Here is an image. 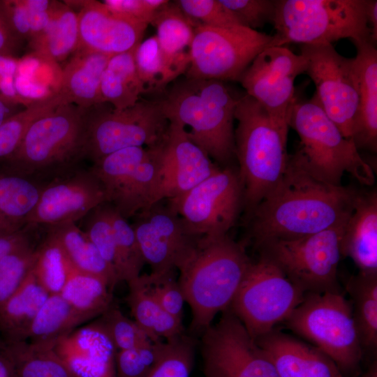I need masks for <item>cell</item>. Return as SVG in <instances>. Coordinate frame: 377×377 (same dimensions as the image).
Returning <instances> with one entry per match:
<instances>
[{"label":"cell","mask_w":377,"mask_h":377,"mask_svg":"<svg viewBox=\"0 0 377 377\" xmlns=\"http://www.w3.org/2000/svg\"><path fill=\"white\" fill-rule=\"evenodd\" d=\"M360 192L316 178L289 154L276 185L245 216L242 244L255 249L267 240L302 237L345 223Z\"/></svg>","instance_id":"obj_1"},{"label":"cell","mask_w":377,"mask_h":377,"mask_svg":"<svg viewBox=\"0 0 377 377\" xmlns=\"http://www.w3.org/2000/svg\"><path fill=\"white\" fill-rule=\"evenodd\" d=\"M158 99L169 123L182 127L214 163L228 166L235 156L238 98L223 81L184 77L174 81Z\"/></svg>","instance_id":"obj_2"},{"label":"cell","mask_w":377,"mask_h":377,"mask_svg":"<svg viewBox=\"0 0 377 377\" xmlns=\"http://www.w3.org/2000/svg\"><path fill=\"white\" fill-rule=\"evenodd\" d=\"M251 262L245 246L228 234L199 239L178 279L191 309L192 330L204 332L219 312L229 308Z\"/></svg>","instance_id":"obj_3"},{"label":"cell","mask_w":377,"mask_h":377,"mask_svg":"<svg viewBox=\"0 0 377 377\" xmlns=\"http://www.w3.org/2000/svg\"><path fill=\"white\" fill-rule=\"evenodd\" d=\"M235 117V156L246 216L276 185L286 170L289 126L272 117L246 94L238 98Z\"/></svg>","instance_id":"obj_4"},{"label":"cell","mask_w":377,"mask_h":377,"mask_svg":"<svg viewBox=\"0 0 377 377\" xmlns=\"http://www.w3.org/2000/svg\"><path fill=\"white\" fill-rule=\"evenodd\" d=\"M287 123L300 138L297 150L290 156L313 177L340 186L347 172L362 185L374 184L371 165L354 142L344 137L328 117L315 95L304 101L295 98L288 111Z\"/></svg>","instance_id":"obj_5"},{"label":"cell","mask_w":377,"mask_h":377,"mask_svg":"<svg viewBox=\"0 0 377 377\" xmlns=\"http://www.w3.org/2000/svg\"><path fill=\"white\" fill-rule=\"evenodd\" d=\"M84 110L63 103L38 118L15 152L0 160L1 165L37 179L47 175L57 177L75 169L84 159Z\"/></svg>","instance_id":"obj_6"},{"label":"cell","mask_w":377,"mask_h":377,"mask_svg":"<svg viewBox=\"0 0 377 377\" xmlns=\"http://www.w3.org/2000/svg\"><path fill=\"white\" fill-rule=\"evenodd\" d=\"M367 3V0H276L274 46L332 44L343 38L372 42Z\"/></svg>","instance_id":"obj_7"},{"label":"cell","mask_w":377,"mask_h":377,"mask_svg":"<svg viewBox=\"0 0 377 377\" xmlns=\"http://www.w3.org/2000/svg\"><path fill=\"white\" fill-rule=\"evenodd\" d=\"M285 322L330 357L343 377L359 375L363 352L350 303L342 294L306 293Z\"/></svg>","instance_id":"obj_8"},{"label":"cell","mask_w":377,"mask_h":377,"mask_svg":"<svg viewBox=\"0 0 377 377\" xmlns=\"http://www.w3.org/2000/svg\"><path fill=\"white\" fill-rule=\"evenodd\" d=\"M168 128L158 99L139 100L122 110L96 104L84 110V158L94 163L125 148L157 147L165 141Z\"/></svg>","instance_id":"obj_9"},{"label":"cell","mask_w":377,"mask_h":377,"mask_svg":"<svg viewBox=\"0 0 377 377\" xmlns=\"http://www.w3.org/2000/svg\"><path fill=\"white\" fill-rule=\"evenodd\" d=\"M346 223L296 239L267 240L255 249L305 294H342L337 270Z\"/></svg>","instance_id":"obj_10"},{"label":"cell","mask_w":377,"mask_h":377,"mask_svg":"<svg viewBox=\"0 0 377 377\" xmlns=\"http://www.w3.org/2000/svg\"><path fill=\"white\" fill-rule=\"evenodd\" d=\"M161 145L120 149L90 168L104 188L107 202L126 219L163 200L159 175Z\"/></svg>","instance_id":"obj_11"},{"label":"cell","mask_w":377,"mask_h":377,"mask_svg":"<svg viewBox=\"0 0 377 377\" xmlns=\"http://www.w3.org/2000/svg\"><path fill=\"white\" fill-rule=\"evenodd\" d=\"M304 295L279 267L259 256L251 260L229 309L256 339L285 321Z\"/></svg>","instance_id":"obj_12"},{"label":"cell","mask_w":377,"mask_h":377,"mask_svg":"<svg viewBox=\"0 0 377 377\" xmlns=\"http://www.w3.org/2000/svg\"><path fill=\"white\" fill-rule=\"evenodd\" d=\"M274 46V36L243 26L195 28L188 78L239 81L256 57Z\"/></svg>","instance_id":"obj_13"},{"label":"cell","mask_w":377,"mask_h":377,"mask_svg":"<svg viewBox=\"0 0 377 377\" xmlns=\"http://www.w3.org/2000/svg\"><path fill=\"white\" fill-rule=\"evenodd\" d=\"M238 170L219 168L183 195L165 200L198 237L227 235L243 210Z\"/></svg>","instance_id":"obj_14"},{"label":"cell","mask_w":377,"mask_h":377,"mask_svg":"<svg viewBox=\"0 0 377 377\" xmlns=\"http://www.w3.org/2000/svg\"><path fill=\"white\" fill-rule=\"evenodd\" d=\"M300 54L322 108L344 137L353 141L358 112L354 58L342 56L332 44L302 45Z\"/></svg>","instance_id":"obj_15"},{"label":"cell","mask_w":377,"mask_h":377,"mask_svg":"<svg viewBox=\"0 0 377 377\" xmlns=\"http://www.w3.org/2000/svg\"><path fill=\"white\" fill-rule=\"evenodd\" d=\"M203 333L205 377H280L274 366L228 308Z\"/></svg>","instance_id":"obj_16"},{"label":"cell","mask_w":377,"mask_h":377,"mask_svg":"<svg viewBox=\"0 0 377 377\" xmlns=\"http://www.w3.org/2000/svg\"><path fill=\"white\" fill-rule=\"evenodd\" d=\"M163 200L138 213L131 224L145 264L154 274L179 270L200 238L193 235L170 204Z\"/></svg>","instance_id":"obj_17"},{"label":"cell","mask_w":377,"mask_h":377,"mask_svg":"<svg viewBox=\"0 0 377 377\" xmlns=\"http://www.w3.org/2000/svg\"><path fill=\"white\" fill-rule=\"evenodd\" d=\"M306 66L301 54L285 46H272L256 57L238 82L272 117L287 123L288 111L295 98V80L306 72Z\"/></svg>","instance_id":"obj_18"},{"label":"cell","mask_w":377,"mask_h":377,"mask_svg":"<svg viewBox=\"0 0 377 377\" xmlns=\"http://www.w3.org/2000/svg\"><path fill=\"white\" fill-rule=\"evenodd\" d=\"M105 202L104 188L92 170L75 168L45 183L28 226L75 223Z\"/></svg>","instance_id":"obj_19"},{"label":"cell","mask_w":377,"mask_h":377,"mask_svg":"<svg viewBox=\"0 0 377 377\" xmlns=\"http://www.w3.org/2000/svg\"><path fill=\"white\" fill-rule=\"evenodd\" d=\"M78 8L79 43L76 50L114 56L137 47L148 26L110 9L103 1H64Z\"/></svg>","instance_id":"obj_20"},{"label":"cell","mask_w":377,"mask_h":377,"mask_svg":"<svg viewBox=\"0 0 377 377\" xmlns=\"http://www.w3.org/2000/svg\"><path fill=\"white\" fill-rule=\"evenodd\" d=\"M219 168L188 137L182 127L169 123L167 137L159 151L162 200H170L183 195Z\"/></svg>","instance_id":"obj_21"},{"label":"cell","mask_w":377,"mask_h":377,"mask_svg":"<svg viewBox=\"0 0 377 377\" xmlns=\"http://www.w3.org/2000/svg\"><path fill=\"white\" fill-rule=\"evenodd\" d=\"M54 350L75 377H117V349L96 320L60 339Z\"/></svg>","instance_id":"obj_22"},{"label":"cell","mask_w":377,"mask_h":377,"mask_svg":"<svg viewBox=\"0 0 377 377\" xmlns=\"http://www.w3.org/2000/svg\"><path fill=\"white\" fill-rule=\"evenodd\" d=\"M254 340L280 377H343L333 360L317 347L279 330Z\"/></svg>","instance_id":"obj_23"},{"label":"cell","mask_w":377,"mask_h":377,"mask_svg":"<svg viewBox=\"0 0 377 377\" xmlns=\"http://www.w3.org/2000/svg\"><path fill=\"white\" fill-rule=\"evenodd\" d=\"M358 91V112L353 140L359 150L377 151V49L371 40H352Z\"/></svg>","instance_id":"obj_24"},{"label":"cell","mask_w":377,"mask_h":377,"mask_svg":"<svg viewBox=\"0 0 377 377\" xmlns=\"http://www.w3.org/2000/svg\"><path fill=\"white\" fill-rule=\"evenodd\" d=\"M342 257L350 258L360 272L377 274V193L361 191L347 221Z\"/></svg>","instance_id":"obj_25"},{"label":"cell","mask_w":377,"mask_h":377,"mask_svg":"<svg viewBox=\"0 0 377 377\" xmlns=\"http://www.w3.org/2000/svg\"><path fill=\"white\" fill-rule=\"evenodd\" d=\"M112 57L87 50H76L61 69L57 95L63 102L82 109L101 103V78Z\"/></svg>","instance_id":"obj_26"},{"label":"cell","mask_w":377,"mask_h":377,"mask_svg":"<svg viewBox=\"0 0 377 377\" xmlns=\"http://www.w3.org/2000/svg\"><path fill=\"white\" fill-rule=\"evenodd\" d=\"M45 184L1 165L0 235L25 230Z\"/></svg>","instance_id":"obj_27"},{"label":"cell","mask_w":377,"mask_h":377,"mask_svg":"<svg viewBox=\"0 0 377 377\" xmlns=\"http://www.w3.org/2000/svg\"><path fill=\"white\" fill-rule=\"evenodd\" d=\"M79 24L77 12L64 1H52L50 20L43 33L29 42L34 53L58 64L77 50Z\"/></svg>","instance_id":"obj_28"},{"label":"cell","mask_w":377,"mask_h":377,"mask_svg":"<svg viewBox=\"0 0 377 377\" xmlns=\"http://www.w3.org/2000/svg\"><path fill=\"white\" fill-rule=\"evenodd\" d=\"M126 297L135 322L153 342L174 338L184 332L182 320L167 313L149 290L142 274L128 283Z\"/></svg>","instance_id":"obj_29"},{"label":"cell","mask_w":377,"mask_h":377,"mask_svg":"<svg viewBox=\"0 0 377 377\" xmlns=\"http://www.w3.org/2000/svg\"><path fill=\"white\" fill-rule=\"evenodd\" d=\"M49 295L31 271L20 288L0 307V330L4 341L26 340L31 323Z\"/></svg>","instance_id":"obj_30"},{"label":"cell","mask_w":377,"mask_h":377,"mask_svg":"<svg viewBox=\"0 0 377 377\" xmlns=\"http://www.w3.org/2000/svg\"><path fill=\"white\" fill-rule=\"evenodd\" d=\"M91 318L73 308L60 293L50 295L31 323L25 341L54 348L60 339Z\"/></svg>","instance_id":"obj_31"},{"label":"cell","mask_w":377,"mask_h":377,"mask_svg":"<svg viewBox=\"0 0 377 377\" xmlns=\"http://www.w3.org/2000/svg\"><path fill=\"white\" fill-rule=\"evenodd\" d=\"M48 234L59 242L73 269L98 276L114 290L119 283L115 274L75 223L51 226Z\"/></svg>","instance_id":"obj_32"},{"label":"cell","mask_w":377,"mask_h":377,"mask_svg":"<svg viewBox=\"0 0 377 377\" xmlns=\"http://www.w3.org/2000/svg\"><path fill=\"white\" fill-rule=\"evenodd\" d=\"M136 47L112 56L103 73L101 82V103L122 110L134 105L145 94L135 61Z\"/></svg>","instance_id":"obj_33"},{"label":"cell","mask_w":377,"mask_h":377,"mask_svg":"<svg viewBox=\"0 0 377 377\" xmlns=\"http://www.w3.org/2000/svg\"><path fill=\"white\" fill-rule=\"evenodd\" d=\"M353 317L362 352L376 353L377 274L359 272L347 282Z\"/></svg>","instance_id":"obj_34"},{"label":"cell","mask_w":377,"mask_h":377,"mask_svg":"<svg viewBox=\"0 0 377 377\" xmlns=\"http://www.w3.org/2000/svg\"><path fill=\"white\" fill-rule=\"evenodd\" d=\"M151 24L156 29V36L165 54L187 70L195 28L194 24L175 1H169L156 12Z\"/></svg>","instance_id":"obj_35"},{"label":"cell","mask_w":377,"mask_h":377,"mask_svg":"<svg viewBox=\"0 0 377 377\" xmlns=\"http://www.w3.org/2000/svg\"><path fill=\"white\" fill-rule=\"evenodd\" d=\"M135 61L145 94L161 96L168 86L186 71L165 54L156 35L136 47Z\"/></svg>","instance_id":"obj_36"},{"label":"cell","mask_w":377,"mask_h":377,"mask_svg":"<svg viewBox=\"0 0 377 377\" xmlns=\"http://www.w3.org/2000/svg\"><path fill=\"white\" fill-rule=\"evenodd\" d=\"M4 342L18 377H75L53 347L28 341Z\"/></svg>","instance_id":"obj_37"},{"label":"cell","mask_w":377,"mask_h":377,"mask_svg":"<svg viewBox=\"0 0 377 377\" xmlns=\"http://www.w3.org/2000/svg\"><path fill=\"white\" fill-rule=\"evenodd\" d=\"M112 291L103 279L73 269L60 294L76 310L95 318L113 304Z\"/></svg>","instance_id":"obj_38"},{"label":"cell","mask_w":377,"mask_h":377,"mask_svg":"<svg viewBox=\"0 0 377 377\" xmlns=\"http://www.w3.org/2000/svg\"><path fill=\"white\" fill-rule=\"evenodd\" d=\"M72 267L59 242L47 233L37 246L32 272L50 295L59 294L66 283Z\"/></svg>","instance_id":"obj_39"},{"label":"cell","mask_w":377,"mask_h":377,"mask_svg":"<svg viewBox=\"0 0 377 377\" xmlns=\"http://www.w3.org/2000/svg\"><path fill=\"white\" fill-rule=\"evenodd\" d=\"M109 210L119 262L117 279L128 283L140 275L145 262L132 225L110 204Z\"/></svg>","instance_id":"obj_40"},{"label":"cell","mask_w":377,"mask_h":377,"mask_svg":"<svg viewBox=\"0 0 377 377\" xmlns=\"http://www.w3.org/2000/svg\"><path fill=\"white\" fill-rule=\"evenodd\" d=\"M194 354L195 341L184 332L165 340L156 363L145 377H189Z\"/></svg>","instance_id":"obj_41"},{"label":"cell","mask_w":377,"mask_h":377,"mask_svg":"<svg viewBox=\"0 0 377 377\" xmlns=\"http://www.w3.org/2000/svg\"><path fill=\"white\" fill-rule=\"evenodd\" d=\"M64 103L57 94L24 108L0 125V160L11 154L19 147L31 124Z\"/></svg>","instance_id":"obj_42"},{"label":"cell","mask_w":377,"mask_h":377,"mask_svg":"<svg viewBox=\"0 0 377 377\" xmlns=\"http://www.w3.org/2000/svg\"><path fill=\"white\" fill-rule=\"evenodd\" d=\"M37 246L30 240L0 260V307L20 288L32 271Z\"/></svg>","instance_id":"obj_43"},{"label":"cell","mask_w":377,"mask_h":377,"mask_svg":"<svg viewBox=\"0 0 377 377\" xmlns=\"http://www.w3.org/2000/svg\"><path fill=\"white\" fill-rule=\"evenodd\" d=\"M84 219V232L96 246L103 260L113 270L117 279L119 262L109 204L105 202L98 206Z\"/></svg>","instance_id":"obj_44"},{"label":"cell","mask_w":377,"mask_h":377,"mask_svg":"<svg viewBox=\"0 0 377 377\" xmlns=\"http://www.w3.org/2000/svg\"><path fill=\"white\" fill-rule=\"evenodd\" d=\"M96 320L117 350L133 348L150 340L135 320L124 316L114 302Z\"/></svg>","instance_id":"obj_45"},{"label":"cell","mask_w":377,"mask_h":377,"mask_svg":"<svg viewBox=\"0 0 377 377\" xmlns=\"http://www.w3.org/2000/svg\"><path fill=\"white\" fill-rule=\"evenodd\" d=\"M175 2L195 27L230 28L242 26L220 0H179Z\"/></svg>","instance_id":"obj_46"},{"label":"cell","mask_w":377,"mask_h":377,"mask_svg":"<svg viewBox=\"0 0 377 377\" xmlns=\"http://www.w3.org/2000/svg\"><path fill=\"white\" fill-rule=\"evenodd\" d=\"M163 341L149 340L133 348L117 350V377H145L156 363Z\"/></svg>","instance_id":"obj_47"},{"label":"cell","mask_w":377,"mask_h":377,"mask_svg":"<svg viewBox=\"0 0 377 377\" xmlns=\"http://www.w3.org/2000/svg\"><path fill=\"white\" fill-rule=\"evenodd\" d=\"M146 285L161 305L170 315L182 320L184 297L175 279V271L142 274Z\"/></svg>","instance_id":"obj_48"},{"label":"cell","mask_w":377,"mask_h":377,"mask_svg":"<svg viewBox=\"0 0 377 377\" xmlns=\"http://www.w3.org/2000/svg\"><path fill=\"white\" fill-rule=\"evenodd\" d=\"M237 18L241 25L256 30L267 23L273 24L276 0H220Z\"/></svg>","instance_id":"obj_49"},{"label":"cell","mask_w":377,"mask_h":377,"mask_svg":"<svg viewBox=\"0 0 377 377\" xmlns=\"http://www.w3.org/2000/svg\"><path fill=\"white\" fill-rule=\"evenodd\" d=\"M112 10L138 22L151 24L155 14L167 4L168 0H105Z\"/></svg>","instance_id":"obj_50"},{"label":"cell","mask_w":377,"mask_h":377,"mask_svg":"<svg viewBox=\"0 0 377 377\" xmlns=\"http://www.w3.org/2000/svg\"><path fill=\"white\" fill-rule=\"evenodd\" d=\"M0 13L13 34L22 42H28L29 16L23 0L0 1Z\"/></svg>","instance_id":"obj_51"},{"label":"cell","mask_w":377,"mask_h":377,"mask_svg":"<svg viewBox=\"0 0 377 377\" xmlns=\"http://www.w3.org/2000/svg\"><path fill=\"white\" fill-rule=\"evenodd\" d=\"M29 13L30 23V42L39 37L47 27L51 15L52 1L23 0Z\"/></svg>","instance_id":"obj_52"},{"label":"cell","mask_w":377,"mask_h":377,"mask_svg":"<svg viewBox=\"0 0 377 377\" xmlns=\"http://www.w3.org/2000/svg\"><path fill=\"white\" fill-rule=\"evenodd\" d=\"M20 59L7 56H0V96L20 103L14 84L15 76Z\"/></svg>","instance_id":"obj_53"},{"label":"cell","mask_w":377,"mask_h":377,"mask_svg":"<svg viewBox=\"0 0 377 377\" xmlns=\"http://www.w3.org/2000/svg\"><path fill=\"white\" fill-rule=\"evenodd\" d=\"M22 43L11 31L0 13V56L14 57Z\"/></svg>","instance_id":"obj_54"},{"label":"cell","mask_w":377,"mask_h":377,"mask_svg":"<svg viewBox=\"0 0 377 377\" xmlns=\"http://www.w3.org/2000/svg\"><path fill=\"white\" fill-rule=\"evenodd\" d=\"M30 241L26 230L0 235V260L7 254Z\"/></svg>","instance_id":"obj_55"},{"label":"cell","mask_w":377,"mask_h":377,"mask_svg":"<svg viewBox=\"0 0 377 377\" xmlns=\"http://www.w3.org/2000/svg\"><path fill=\"white\" fill-rule=\"evenodd\" d=\"M0 377H18L4 341L0 342Z\"/></svg>","instance_id":"obj_56"},{"label":"cell","mask_w":377,"mask_h":377,"mask_svg":"<svg viewBox=\"0 0 377 377\" xmlns=\"http://www.w3.org/2000/svg\"><path fill=\"white\" fill-rule=\"evenodd\" d=\"M367 24L371 32L372 42H377V1L367 0Z\"/></svg>","instance_id":"obj_57"},{"label":"cell","mask_w":377,"mask_h":377,"mask_svg":"<svg viewBox=\"0 0 377 377\" xmlns=\"http://www.w3.org/2000/svg\"><path fill=\"white\" fill-rule=\"evenodd\" d=\"M22 107L24 106L0 96V125L22 110Z\"/></svg>","instance_id":"obj_58"},{"label":"cell","mask_w":377,"mask_h":377,"mask_svg":"<svg viewBox=\"0 0 377 377\" xmlns=\"http://www.w3.org/2000/svg\"><path fill=\"white\" fill-rule=\"evenodd\" d=\"M360 377H377V362L374 361L365 373Z\"/></svg>","instance_id":"obj_59"}]
</instances>
